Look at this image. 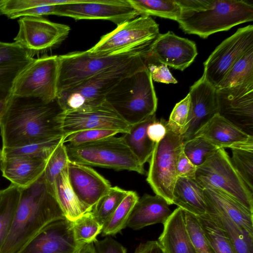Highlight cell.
I'll return each instance as SVG.
<instances>
[{"label":"cell","mask_w":253,"mask_h":253,"mask_svg":"<svg viewBox=\"0 0 253 253\" xmlns=\"http://www.w3.org/2000/svg\"><path fill=\"white\" fill-rule=\"evenodd\" d=\"M62 111L56 99L46 102L36 97L12 94L0 122L2 148L63 136L59 122Z\"/></svg>","instance_id":"obj_1"},{"label":"cell","mask_w":253,"mask_h":253,"mask_svg":"<svg viewBox=\"0 0 253 253\" xmlns=\"http://www.w3.org/2000/svg\"><path fill=\"white\" fill-rule=\"evenodd\" d=\"M20 189L14 219L0 253H18L48 224L65 218L44 172L30 186Z\"/></svg>","instance_id":"obj_2"},{"label":"cell","mask_w":253,"mask_h":253,"mask_svg":"<svg viewBox=\"0 0 253 253\" xmlns=\"http://www.w3.org/2000/svg\"><path fill=\"white\" fill-rule=\"evenodd\" d=\"M181 11L177 20L185 33L205 39L253 20V4L243 0H177Z\"/></svg>","instance_id":"obj_3"},{"label":"cell","mask_w":253,"mask_h":253,"mask_svg":"<svg viewBox=\"0 0 253 253\" xmlns=\"http://www.w3.org/2000/svg\"><path fill=\"white\" fill-rule=\"evenodd\" d=\"M151 47L139 45L108 53L94 54L87 50L59 55L57 93L108 69L147 57Z\"/></svg>","instance_id":"obj_4"},{"label":"cell","mask_w":253,"mask_h":253,"mask_svg":"<svg viewBox=\"0 0 253 253\" xmlns=\"http://www.w3.org/2000/svg\"><path fill=\"white\" fill-rule=\"evenodd\" d=\"M105 101L130 126L155 114L158 99L147 66L122 79Z\"/></svg>","instance_id":"obj_5"},{"label":"cell","mask_w":253,"mask_h":253,"mask_svg":"<svg viewBox=\"0 0 253 253\" xmlns=\"http://www.w3.org/2000/svg\"><path fill=\"white\" fill-rule=\"evenodd\" d=\"M147 56L108 69L59 92L56 100L63 111L86 108L105 102L110 91L124 77L146 66Z\"/></svg>","instance_id":"obj_6"},{"label":"cell","mask_w":253,"mask_h":253,"mask_svg":"<svg viewBox=\"0 0 253 253\" xmlns=\"http://www.w3.org/2000/svg\"><path fill=\"white\" fill-rule=\"evenodd\" d=\"M65 145L71 162L89 167L134 171L141 174L146 173L144 166L122 136L114 135L85 144Z\"/></svg>","instance_id":"obj_7"},{"label":"cell","mask_w":253,"mask_h":253,"mask_svg":"<svg viewBox=\"0 0 253 253\" xmlns=\"http://www.w3.org/2000/svg\"><path fill=\"white\" fill-rule=\"evenodd\" d=\"M195 180L203 189H217L253 212V193L235 169L224 149H217L197 167Z\"/></svg>","instance_id":"obj_8"},{"label":"cell","mask_w":253,"mask_h":253,"mask_svg":"<svg viewBox=\"0 0 253 253\" xmlns=\"http://www.w3.org/2000/svg\"><path fill=\"white\" fill-rule=\"evenodd\" d=\"M165 137L155 143L149 160L146 181L156 195L173 204V191L177 179V163L183 138L178 131L167 125Z\"/></svg>","instance_id":"obj_9"},{"label":"cell","mask_w":253,"mask_h":253,"mask_svg":"<svg viewBox=\"0 0 253 253\" xmlns=\"http://www.w3.org/2000/svg\"><path fill=\"white\" fill-rule=\"evenodd\" d=\"M58 68L57 55L34 58L17 78L12 94L36 97L46 102L55 100Z\"/></svg>","instance_id":"obj_10"},{"label":"cell","mask_w":253,"mask_h":253,"mask_svg":"<svg viewBox=\"0 0 253 253\" xmlns=\"http://www.w3.org/2000/svg\"><path fill=\"white\" fill-rule=\"evenodd\" d=\"M160 34L158 24L150 16L140 15L127 21L102 36L88 49L94 54L113 52L139 45H152Z\"/></svg>","instance_id":"obj_11"},{"label":"cell","mask_w":253,"mask_h":253,"mask_svg":"<svg viewBox=\"0 0 253 253\" xmlns=\"http://www.w3.org/2000/svg\"><path fill=\"white\" fill-rule=\"evenodd\" d=\"M54 15L76 20H108L117 26L140 15L129 0H71L56 5Z\"/></svg>","instance_id":"obj_12"},{"label":"cell","mask_w":253,"mask_h":253,"mask_svg":"<svg viewBox=\"0 0 253 253\" xmlns=\"http://www.w3.org/2000/svg\"><path fill=\"white\" fill-rule=\"evenodd\" d=\"M253 48V26L238 29L218 45L204 63V79L216 88L235 62Z\"/></svg>","instance_id":"obj_13"},{"label":"cell","mask_w":253,"mask_h":253,"mask_svg":"<svg viewBox=\"0 0 253 253\" xmlns=\"http://www.w3.org/2000/svg\"><path fill=\"white\" fill-rule=\"evenodd\" d=\"M19 30L14 42L34 56L55 47L69 35V26L49 21L42 16H23L18 21Z\"/></svg>","instance_id":"obj_14"},{"label":"cell","mask_w":253,"mask_h":253,"mask_svg":"<svg viewBox=\"0 0 253 253\" xmlns=\"http://www.w3.org/2000/svg\"><path fill=\"white\" fill-rule=\"evenodd\" d=\"M59 122L64 136L86 129H107L127 132L130 127L106 101L86 108L62 111Z\"/></svg>","instance_id":"obj_15"},{"label":"cell","mask_w":253,"mask_h":253,"mask_svg":"<svg viewBox=\"0 0 253 253\" xmlns=\"http://www.w3.org/2000/svg\"><path fill=\"white\" fill-rule=\"evenodd\" d=\"M218 114L253 136V80L216 89Z\"/></svg>","instance_id":"obj_16"},{"label":"cell","mask_w":253,"mask_h":253,"mask_svg":"<svg viewBox=\"0 0 253 253\" xmlns=\"http://www.w3.org/2000/svg\"><path fill=\"white\" fill-rule=\"evenodd\" d=\"M197 54L193 41L169 31L159 34L150 49L146 64L155 62L182 71L192 63Z\"/></svg>","instance_id":"obj_17"},{"label":"cell","mask_w":253,"mask_h":253,"mask_svg":"<svg viewBox=\"0 0 253 253\" xmlns=\"http://www.w3.org/2000/svg\"><path fill=\"white\" fill-rule=\"evenodd\" d=\"M83 245L75 239L72 222L65 218L46 226L18 253H77Z\"/></svg>","instance_id":"obj_18"},{"label":"cell","mask_w":253,"mask_h":253,"mask_svg":"<svg viewBox=\"0 0 253 253\" xmlns=\"http://www.w3.org/2000/svg\"><path fill=\"white\" fill-rule=\"evenodd\" d=\"M190 108L182 136L183 141L192 138L195 133L218 113L216 88L203 77L190 88Z\"/></svg>","instance_id":"obj_19"},{"label":"cell","mask_w":253,"mask_h":253,"mask_svg":"<svg viewBox=\"0 0 253 253\" xmlns=\"http://www.w3.org/2000/svg\"><path fill=\"white\" fill-rule=\"evenodd\" d=\"M68 176L79 200L92 209L111 188L110 182L89 166L69 161Z\"/></svg>","instance_id":"obj_20"},{"label":"cell","mask_w":253,"mask_h":253,"mask_svg":"<svg viewBox=\"0 0 253 253\" xmlns=\"http://www.w3.org/2000/svg\"><path fill=\"white\" fill-rule=\"evenodd\" d=\"M194 137H203L218 149H231L253 144V136L244 132L218 114L202 127Z\"/></svg>","instance_id":"obj_21"},{"label":"cell","mask_w":253,"mask_h":253,"mask_svg":"<svg viewBox=\"0 0 253 253\" xmlns=\"http://www.w3.org/2000/svg\"><path fill=\"white\" fill-rule=\"evenodd\" d=\"M169 206L161 196L145 194L133 207L126 226L139 230L157 223L164 224L172 212Z\"/></svg>","instance_id":"obj_22"},{"label":"cell","mask_w":253,"mask_h":253,"mask_svg":"<svg viewBox=\"0 0 253 253\" xmlns=\"http://www.w3.org/2000/svg\"><path fill=\"white\" fill-rule=\"evenodd\" d=\"M163 225L158 241L166 253H197L187 230L181 209H175Z\"/></svg>","instance_id":"obj_23"},{"label":"cell","mask_w":253,"mask_h":253,"mask_svg":"<svg viewBox=\"0 0 253 253\" xmlns=\"http://www.w3.org/2000/svg\"><path fill=\"white\" fill-rule=\"evenodd\" d=\"M203 194L207 204L253 236V212L235 199L217 189H203Z\"/></svg>","instance_id":"obj_24"},{"label":"cell","mask_w":253,"mask_h":253,"mask_svg":"<svg viewBox=\"0 0 253 253\" xmlns=\"http://www.w3.org/2000/svg\"><path fill=\"white\" fill-rule=\"evenodd\" d=\"M47 160L33 158L4 159L1 171L11 183L24 189L38 180L43 173Z\"/></svg>","instance_id":"obj_25"},{"label":"cell","mask_w":253,"mask_h":253,"mask_svg":"<svg viewBox=\"0 0 253 253\" xmlns=\"http://www.w3.org/2000/svg\"><path fill=\"white\" fill-rule=\"evenodd\" d=\"M173 204L197 216L207 213L203 189L195 179L177 177L173 191Z\"/></svg>","instance_id":"obj_26"},{"label":"cell","mask_w":253,"mask_h":253,"mask_svg":"<svg viewBox=\"0 0 253 253\" xmlns=\"http://www.w3.org/2000/svg\"><path fill=\"white\" fill-rule=\"evenodd\" d=\"M54 194L65 218L71 222L92 210L79 200L72 189L68 176L67 167L55 178Z\"/></svg>","instance_id":"obj_27"},{"label":"cell","mask_w":253,"mask_h":253,"mask_svg":"<svg viewBox=\"0 0 253 253\" xmlns=\"http://www.w3.org/2000/svg\"><path fill=\"white\" fill-rule=\"evenodd\" d=\"M156 120L155 114L143 121L131 126L129 131L122 136L143 166L149 161L155 144L148 138L147 129Z\"/></svg>","instance_id":"obj_28"},{"label":"cell","mask_w":253,"mask_h":253,"mask_svg":"<svg viewBox=\"0 0 253 253\" xmlns=\"http://www.w3.org/2000/svg\"><path fill=\"white\" fill-rule=\"evenodd\" d=\"M206 205V213L223 230L236 253H253V236L210 205Z\"/></svg>","instance_id":"obj_29"},{"label":"cell","mask_w":253,"mask_h":253,"mask_svg":"<svg viewBox=\"0 0 253 253\" xmlns=\"http://www.w3.org/2000/svg\"><path fill=\"white\" fill-rule=\"evenodd\" d=\"M21 189L11 183L0 191V249L12 225Z\"/></svg>","instance_id":"obj_30"},{"label":"cell","mask_w":253,"mask_h":253,"mask_svg":"<svg viewBox=\"0 0 253 253\" xmlns=\"http://www.w3.org/2000/svg\"><path fill=\"white\" fill-rule=\"evenodd\" d=\"M63 136L24 146L2 148L3 159L33 158L47 160L51 153L62 141Z\"/></svg>","instance_id":"obj_31"},{"label":"cell","mask_w":253,"mask_h":253,"mask_svg":"<svg viewBox=\"0 0 253 253\" xmlns=\"http://www.w3.org/2000/svg\"><path fill=\"white\" fill-rule=\"evenodd\" d=\"M140 15H153L176 21L181 9L177 0H129Z\"/></svg>","instance_id":"obj_32"},{"label":"cell","mask_w":253,"mask_h":253,"mask_svg":"<svg viewBox=\"0 0 253 253\" xmlns=\"http://www.w3.org/2000/svg\"><path fill=\"white\" fill-rule=\"evenodd\" d=\"M139 199L135 191H128L117 209L103 225L102 236L116 235L126 226L131 212Z\"/></svg>","instance_id":"obj_33"},{"label":"cell","mask_w":253,"mask_h":253,"mask_svg":"<svg viewBox=\"0 0 253 253\" xmlns=\"http://www.w3.org/2000/svg\"><path fill=\"white\" fill-rule=\"evenodd\" d=\"M197 217L214 253H236L225 232L207 213Z\"/></svg>","instance_id":"obj_34"},{"label":"cell","mask_w":253,"mask_h":253,"mask_svg":"<svg viewBox=\"0 0 253 253\" xmlns=\"http://www.w3.org/2000/svg\"><path fill=\"white\" fill-rule=\"evenodd\" d=\"M251 80H253V48L235 62L216 88L231 87Z\"/></svg>","instance_id":"obj_35"},{"label":"cell","mask_w":253,"mask_h":253,"mask_svg":"<svg viewBox=\"0 0 253 253\" xmlns=\"http://www.w3.org/2000/svg\"><path fill=\"white\" fill-rule=\"evenodd\" d=\"M128 192L117 186L111 187L109 192L97 202L91 211L99 223L103 225L107 221Z\"/></svg>","instance_id":"obj_36"},{"label":"cell","mask_w":253,"mask_h":253,"mask_svg":"<svg viewBox=\"0 0 253 253\" xmlns=\"http://www.w3.org/2000/svg\"><path fill=\"white\" fill-rule=\"evenodd\" d=\"M34 59L27 49L16 42H0V68L26 66Z\"/></svg>","instance_id":"obj_37"},{"label":"cell","mask_w":253,"mask_h":253,"mask_svg":"<svg viewBox=\"0 0 253 253\" xmlns=\"http://www.w3.org/2000/svg\"><path fill=\"white\" fill-rule=\"evenodd\" d=\"M231 150L230 159L233 166L253 193V144Z\"/></svg>","instance_id":"obj_38"},{"label":"cell","mask_w":253,"mask_h":253,"mask_svg":"<svg viewBox=\"0 0 253 253\" xmlns=\"http://www.w3.org/2000/svg\"><path fill=\"white\" fill-rule=\"evenodd\" d=\"M72 226L75 239L82 245L94 243L103 228V225L94 218L91 211L72 222Z\"/></svg>","instance_id":"obj_39"},{"label":"cell","mask_w":253,"mask_h":253,"mask_svg":"<svg viewBox=\"0 0 253 253\" xmlns=\"http://www.w3.org/2000/svg\"><path fill=\"white\" fill-rule=\"evenodd\" d=\"M182 150L197 167L202 165L218 148L201 137H194L183 141Z\"/></svg>","instance_id":"obj_40"},{"label":"cell","mask_w":253,"mask_h":253,"mask_svg":"<svg viewBox=\"0 0 253 253\" xmlns=\"http://www.w3.org/2000/svg\"><path fill=\"white\" fill-rule=\"evenodd\" d=\"M69 161L66 146L62 141L48 158L44 171L45 180L54 193L55 178L67 167Z\"/></svg>","instance_id":"obj_41"},{"label":"cell","mask_w":253,"mask_h":253,"mask_svg":"<svg viewBox=\"0 0 253 253\" xmlns=\"http://www.w3.org/2000/svg\"><path fill=\"white\" fill-rule=\"evenodd\" d=\"M183 211L187 230L197 253H214L197 216Z\"/></svg>","instance_id":"obj_42"},{"label":"cell","mask_w":253,"mask_h":253,"mask_svg":"<svg viewBox=\"0 0 253 253\" xmlns=\"http://www.w3.org/2000/svg\"><path fill=\"white\" fill-rule=\"evenodd\" d=\"M120 133H122L120 131L114 129H86L64 136L62 142L65 145H78L114 136Z\"/></svg>","instance_id":"obj_43"},{"label":"cell","mask_w":253,"mask_h":253,"mask_svg":"<svg viewBox=\"0 0 253 253\" xmlns=\"http://www.w3.org/2000/svg\"><path fill=\"white\" fill-rule=\"evenodd\" d=\"M190 108V96L188 95L174 107L167 125L171 129L179 131L182 135L187 124Z\"/></svg>","instance_id":"obj_44"},{"label":"cell","mask_w":253,"mask_h":253,"mask_svg":"<svg viewBox=\"0 0 253 253\" xmlns=\"http://www.w3.org/2000/svg\"><path fill=\"white\" fill-rule=\"evenodd\" d=\"M27 66L0 68V101L10 97L17 78Z\"/></svg>","instance_id":"obj_45"},{"label":"cell","mask_w":253,"mask_h":253,"mask_svg":"<svg viewBox=\"0 0 253 253\" xmlns=\"http://www.w3.org/2000/svg\"><path fill=\"white\" fill-rule=\"evenodd\" d=\"M71 0H42L39 5L24 10L14 15L11 19L23 16H42L54 15L56 5L70 2Z\"/></svg>","instance_id":"obj_46"},{"label":"cell","mask_w":253,"mask_h":253,"mask_svg":"<svg viewBox=\"0 0 253 253\" xmlns=\"http://www.w3.org/2000/svg\"><path fill=\"white\" fill-rule=\"evenodd\" d=\"M152 80L164 84H176L177 81L170 72L168 66L163 64L157 65L153 63L146 64Z\"/></svg>","instance_id":"obj_47"},{"label":"cell","mask_w":253,"mask_h":253,"mask_svg":"<svg viewBox=\"0 0 253 253\" xmlns=\"http://www.w3.org/2000/svg\"><path fill=\"white\" fill-rule=\"evenodd\" d=\"M97 253H126V249L111 237H106L94 243Z\"/></svg>","instance_id":"obj_48"},{"label":"cell","mask_w":253,"mask_h":253,"mask_svg":"<svg viewBox=\"0 0 253 253\" xmlns=\"http://www.w3.org/2000/svg\"><path fill=\"white\" fill-rule=\"evenodd\" d=\"M197 168L186 157L182 148L177 163V176L195 179Z\"/></svg>","instance_id":"obj_49"},{"label":"cell","mask_w":253,"mask_h":253,"mask_svg":"<svg viewBox=\"0 0 253 253\" xmlns=\"http://www.w3.org/2000/svg\"><path fill=\"white\" fill-rule=\"evenodd\" d=\"M166 122L164 119L155 121L151 123L147 129V134L149 139L154 143L161 141L165 136L167 132Z\"/></svg>","instance_id":"obj_50"},{"label":"cell","mask_w":253,"mask_h":253,"mask_svg":"<svg viewBox=\"0 0 253 253\" xmlns=\"http://www.w3.org/2000/svg\"><path fill=\"white\" fill-rule=\"evenodd\" d=\"M134 253H166L158 241H148L140 244Z\"/></svg>","instance_id":"obj_51"},{"label":"cell","mask_w":253,"mask_h":253,"mask_svg":"<svg viewBox=\"0 0 253 253\" xmlns=\"http://www.w3.org/2000/svg\"><path fill=\"white\" fill-rule=\"evenodd\" d=\"M77 253H97L93 243L86 244L82 246Z\"/></svg>","instance_id":"obj_52"},{"label":"cell","mask_w":253,"mask_h":253,"mask_svg":"<svg viewBox=\"0 0 253 253\" xmlns=\"http://www.w3.org/2000/svg\"><path fill=\"white\" fill-rule=\"evenodd\" d=\"M8 99L0 101V122L5 111Z\"/></svg>","instance_id":"obj_53"},{"label":"cell","mask_w":253,"mask_h":253,"mask_svg":"<svg viewBox=\"0 0 253 253\" xmlns=\"http://www.w3.org/2000/svg\"><path fill=\"white\" fill-rule=\"evenodd\" d=\"M3 157H2V149H0V170L1 169L2 165L3 163ZM1 190L0 189V191Z\"/></svg>","instance_id":"obj_54"}]
</instances>
